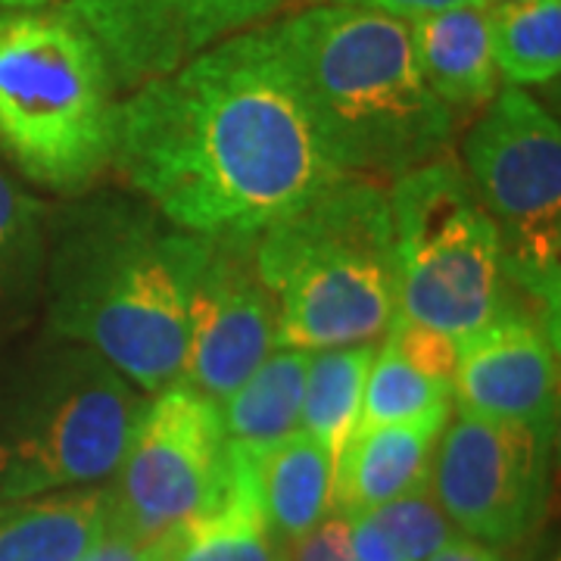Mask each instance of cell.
<instances>
[{"instance_id": "cell-26", "label": "cell", "mask_w": 561, "mask_h": 561, "mask_svg": "<svg viewBox=\"0 0 561 561\" xmlns=\"http://www.w3.org/2000/svg\"><path fill=\"white\" fill-rule=\"evenodd\" d=\"M179 534H165L157 540H144L135 537L128 527H122L119 522H110V527L103 530V537L79 561H172Z\"/></svg>"}, {"instance_id": "cell-17", "label": "cell", "mask_w": 561, "mask_h": 561, "mask_svg": "<svg viewBox=\"0 0 561 561\" xmlns=\"http://www.w3.org/2000/svg\"><path fill=\"white\" fill-rule=\"evenodd\" d=\"M250 456L262 515L280 542H297L331 515L334 461L316 437L294 431L290 437Z\"/></svg>"}, {"instance_id": "cell-25", "label": "cell", "mask_w": 561, "mask_h": 561, "mask_svg": "<svg viewBox=\"0 0 561 561\" xmlns=\"http://www.w3.org/2000/svg\"><path fill=\"white\" fill-rule=\"evenodd\" d=\"M383 341L390 343L412 368H419L421 375L453 387L456 362H459V341H453L449 334H440L434 328L402 319V316H393Z\"/></svg>"}, {"instance_id": "cell-32", "label": "cell", "mask_w": 561, "mask_h": 561, "mask_svg": "<svg viewBox=\"0 0 561 561\" xmlns=\"http://www.w3.org/2000/svg\"><path fill=\"white\" fill-rule=\"evenodd\" d=\"M486 3H508V0H486Z\"/></svg>"}, {"instance_id": "cell-29", "label": "cell", "mask_w": 561, "mask_h": 561, "mask_svg": "<svg viewBox=\"0 0 561 561\" xmlns=\"http://www.w3.org/2000/svg\"><path fill=\"white\" fill-rule=\"evenodd\" d=\"M328 3H353V7H368L397 20H419L431 13H443L453 7H483L486 0H328Z\"/></svg>"}, {"instance_id": "cell-31", "label": "cell", "mask_w": 561, "mask_h": 561, "mask_svg": "<svg viewBox=\"0 0 561 561\" xmlns=\"http://www.w3.org/2000/svg\"><path fill=\"white\" fill-rule=\"evenodd\" d=\"M50 0H0V10H16V7H47Z\"/></svg>"}, {"instance_id": "cell-2", "label": "cell", "mask_w": 561, "mask_h": 561, "mask_svg": "<svg viewBox=\"0 0 561 561\" xmlns=\"http://www.w3.org/2000/svg\"><path fill=\"white\" fill-rule=\"evenodd\" d=\"M209 247L213 238L128 187L50 203L44 331L94 350L147 397L160 393L179 381L187 306Z\"/></svg>"}, {"instance_id": "cell-23", "label": "cell", "mask_w": 561, "mask_h": 561, "mask_svg": "<svg viewBox=\"0 0 561 561\" xmlns=\"http://www.w3.org/2000/svg\"><path fill=\"white\" fill-rule=\"evenodd\" d=\"M446 405H453V387L421 375L419 368H412L390 343L383 341L375 350V359H371L368 378H365L356 431L415 421L421 415L437 412V409H446Z\"/></svg>"}, {"instance_id": "cell-18", "label": "cell", "mask_w": 561, "mask_h": 561, "mask_svg": "<svg viewBox=\"0 0 561 561\" xmlns=\"http://www.w3.org/2000/svg\"><path fill=\"white\" fill-rule=\"evenodd\" d=\"M50 203L0 165V350L35 324L44 297Z\"/></svg>"}, {"instance_id": "cell-6", "label": "cell", "mask_w": 561, "mask_h": 561, "mask_svg": "<svg viewBox=\"0 0 561 561\" xmlns=\"http://www.w3.org/2000/svg\"><path fill=\"white\" fill-rule=\"evenodd\" d=\"M147 393L94 350L41 331L0 350V502L110 481Z\"/></svg>"}, {"instance_id": "cell-8", "label": "cell", "mask_w": 561, "mask_h": 561, "mask_svg": "<svg viewBox=\"0 0 561 561\" xmlns=\"http://www.w3.org/2000/svg\"><path fill=\"white\" fill-rule=\"evenodd\" d=\"M459 165L493 221L508 287L559 319V119L522 88H500L461 140Z\"/></svg>"}, {"instance_id": "cell-12", "label": "cell", "mask_w": 561, "mask_h": 561, "mask_svg": "<svg viewBox=\"0 0 561 561\" xmlns=\"http://www.w3.org/2000/svg\"><path fill=\"white\" fill-rule=\"evenodd\" d=\"M284 0H66L101 44L122 94L179 72L219 41L256 28Z\"/></svg>"}, {"instance_id": "cell-3", "label": "cell", "mask_w": 561, "mask_h": 561, "mask_svg": "<svg viewBox=\"0 0 561 561\" xmlns=\"http://www.w3.org/2000/svg\"><path fill=\"white\" fill-rule=\"evenodd\" d=\"M278 35L346 175L390 184L449 157L459 116L421 76L409 22L321 3L280 20Z\"/></svg>"}, {"instance_id": "cell-13", "label": "cell", "mask_w": 561, "mask_h": 561, "mask_svg": "<svg viewBox=\"0 0 561 561\" xmlns=\"http://www.w3.org/2000/svg\"><path fill=\"white\" fill-rule=\"evenodd\" d=\"M453 402L483 419L559 427V319L530 312L512 290L496 319L459 341Z\"/></svg>"}, {"instance_id": "cell-15", "label": "cell", "mask_w": 561, "mask_h": 561, "mask_svg": "<svg viewBox=\"0 0 561 561\" xmlns=\"http://www.w3.org/2000/svg\"><path fill=\"white\" fill-rule=\"evenodd\" d=\"M409 35L421 76L459 119L500 94L486 3L409 20Z\"/></svg>"}, {"instance_id": "cell-24", "label": "cell", "mask_w": 561, "mask_h": 561, "mask_svg": "<svg viewBox=\"0 0 561 561\" xmlns=\"http://www.w3.org/2000/svg\"><path fill=\"white\" fill-rule=\"evenodd\" d=\"M365 515L381 527L405 561H427L453 537H459V527L446 518L427 483L400 500L383 502Z\"/></svg>"}, {"instance_id": "cell-19", "label": "cell", "mask_w": 561, "mask_h": 561, "mask_svg": "<svg viewBox=\"0 0 561 561\" xmlns=\"http://www.w3.org/2000/svg\"><path fill=\"white\" fill-rule=\"evenodd\" d=\"M306 371L309 350H272V356L219 402L228 440L250 453H262L300 431Z\"/></svg>"}, {"instance_id": "cell-11", "label": "cell", "mask_w": 561, "mask_h": 561, "mask_svg": "<svg viewBox=\"0 0 561 561\" xmlns=\"http://www.w3.org/2000/svg\"><path fill=\"white\" fill-rule=\"evenodd\" d=\"M278 306L256 272V234L213 238L191 306L181 387L221 402L278 350Z\"/></svg>"}, {"instance_id": "cell-4", "label": "cell", "mask_w": 561, "mask_h": 561, "mask_svg": "<svg viewBox=\"0 0 561 561\" xmlns=\"http://www.w3.org/2000/svg\"><path fill=\"white\" fill-rule=\"evenodd\" d=\"M256 272L278 306V346L381 341L397 316L387 187L362 175L331 181L256 234Z\"/></svg>"}, {"instance_id": "cell-10", "label": "cell", "mask_w": 561, "mask_h": 561, "mask_svg": "<svg viewBox=\"0 0 561 561\" xmlns=\"http://www.w3.org/2000/svg\"><path fill=\"white\" fill-rule=\"evenodd\" d=\"M556 427L449 412L427 486L459 534L486 546L527 540L549 512Z\"/></svg>"}, {"instance_id": "cell-28", "label": "cell", "mask_w": 561, "mask_h": 561, "mask_svg": "<svg viewBox=\"0 0 561 561\" xmlns=\"http://www.w3.org/2000/svg\"><path fill=\"white\" fill-rule=\"evenodd\" d=\"M346 522H350V542H353L356 561H405L368 515H353Z\"/></svg>"}, {"instance_id": "cell-14", "label": "cell", "mask_w": 561, "mask_h": 561, "mask_svg": "<svg viewBox=\"0 0 561 561\" xmlns=\"http://www.w3.org/2000/svg\"><path fill=\"white\" fill-rule=\"evenodd\" d=\"M453 405L400 424L356 431L334 465V508L343 518L365 515L383 502L419 490L431 478V461Z\"/></svg>"}, {"instance_id": "cell-21", "label": "cell", "mask_w": 561, "mask_h": 561, "mask_svg": "<svg viewBox=\"0 0 561 561\" xmlns=\"http://www.w3.org/2000/svg\"><path fill=\"white\" fill-rule=\"evenodd\" d=\"M375 350V343H356L309 353L300 431L316 437L334 465L359 424L362 393Z\"/></svg>"}, {"instance_id": "cell-27", "label": "cell", "mask_w": 561, "mask_h": 561, "mask_svg": "<svg viewBox=\"0 0 561 561\" xmlns=\"http://www.w3.org/2000/svg\"><path fill=\"white\" fill-rule=\"evenodd\" d=\"M287 559L290 561H356L353 556V542H350V522L337 518H324L319 527H312L306 537L287 546Z\"/></svg>"}, {"instance_id": "cell-9", "label": "cell", "mask_w": 561, "mask_h": 561, "mask_svg": "<svg viewBox=\"0 0 561 561\" xmlns=\"http://www.w3.org/2000/svg\"><path fill=\"white\" fill-rule=\"evenodd\" d=\"M113 478V522L144 540L213 515L234 483L219 402L181 383L153 393Z\"/></svg>"}, {"instance_id": "cell-30", "label": "cell", "mask_w": 561, "mask_h": 561, "mask_svg": "<svg viewBox=\"0 0 561 561\" xmlns=\"http://www.w3.org/2000/svg\"><path fill=\"white\" fill-rule=\"evenodd\" d=\"M427 561H505L496 552V546H486L481 540H471V537H453V540L446 542L443 549H437L434 556Z\"/></svg>"}, {"instance_id": "cell-5", "label": "cell", "mask_w": 561, "mask_h": 561, "mask_svg": "<svg viewBox=\"0 0 561 561\" xmlns=\"http://www.w3.org/2000/svg\"><path fill=\"white\" fill-rule=\"evenodd\" d=\"M101 44L66 7L0 10V157L57 197L113 169L119 98Z\"/></svg>"}, {"instance_id": "cell-20", "label": "cell", "mask_w": 561, "mask_h": 561, "mask_svg": "<svg viewBox=\"0 0 561 561\" xmlns=\"http://www.w3.org/2000/svg\"><path fill=\"white\" fill-rule=\"evenodd\" d=\"M234 483L228 500L206 518L181 527L172 561H290L287 542L275 537L262 515L253 478V456L231 443Z\"/></svg>"}, {"instance_id": "cell-22", "label": "cell", "mask_w": 561, "mask_h": 561, "mask_svg": "<svg viewBox=\"0 0 561 561\" xmlns=\"http://www.w3.org/2000/svg\"><path fill=\"white\" fill-rule=\"evenodd\" d=\"M500 79L515 88L549 84L561 72V0L486 3Z\"/></svg>"}, {"instance_id": "cell-1", "label": "cell", "mask_w": 561, "mask_h": 561, "mask_svg": "<svg viewBox=\"0 0 561 561\" xmlns=\"http://www.w3.org/2000/svg\"><path fill=\"white\" fill-rule=\"evenodd\" d=\"M113 172L165 219L206 238L260 234L346 175L278 22L128 91Z\"/></svg>"}, {"instance_id": "cell-7", "label": "cell", "mask_w": 561, "mask_h": 561, "mask_svg": "<svg viewBox=\"0 0 561 561\" xmlns=\"http://www.w3.org/2000/svg\"><path fill=\"white\" fill-rule=\"evenodd\" d=\"M397 262V316L461 341L512 297L500 241L461 165H419L387 187Z\"/></svg>"}, {"instance_id": "cell-16", "label": "cell", "mask_w": 561, "mask_h": 561, "mask_svg": "<svg viewBox=\"0 0 561 561\" xmlns=\"http://www.w3.org/2000/svg\"><path fill=\"white\" fill-rule=\"evenodd\" d=\"M113 522V490L72 486L0 508V561H79Z\"/></svg>"}]
</instances>
